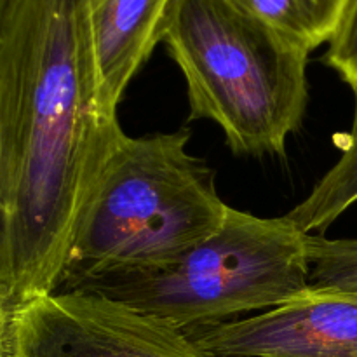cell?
Segmentation results:
<instances>
[{
    "mask_svg": "<svg viewBox=\"0 0 357 357\" xmlns=\"http://www.w3.org/2000/svg\"><path fill=\"white\" fill-rule=\"evenodd\" d=\"M10 357H215L185 331L91 291L38 296L10 316Z\"/></svg>",
    "mask_w": 357,
    "mask_h": 357,
    "instance_id": "5",
    "label": "cell"
},
{
    "mask_svg": "<svg viewBox=\"0 0 357 357\" xmlns=\"http://www.w3.org/2000/svg\"><path fill=\"white\" fill-rule=\"evenodd\" d=\"M352 93L354 119L351 132L345 136L342 157L317 181L309 197L284 215L305 236L323 234L357 202V89Z\"/></svg>",
    "mask_w": 357,
    "mask_h": 357,
    "instance_id": "8",
    "label": "cell"
},
{
    "mask_svg": "<svg viewBox=\"0 0 357 357\" xmlns=\"http://www.w3.org/2000/svg\"><path fill=\"white\" fill-rule=\"evenodd\" d=\"M100 105L108 119L132 77L162 42L173 0H87Z\"/></svg>",
    "mask_w": 357,
    "mask_h": 357,
    "instance_id": "7",
    "label": "cell"
},
{
    "mask_svg": "<svg viewBox=\"0 0 357 357\" xmlns=\"http://www.w3.org/2000/svg\"><path fill=\"white\" fill-rule=\"evenodd\" d=\"M121 131L101 110L87 0H9L0 21V295L10 316L58 291Z\"/></svg>",
    "mask_w": 357,
    "mask_h": 357,
    "instance_id": "1",
    "label": "cell"
},
{
    "mask_svg": "<svg viewBox=\"0 0 357 357\" xmlns=\"http://www.w3.org/2000/svg\"><path fill=\"white\" fill-rule=\"evenodd\" d=\"M309 284L357 293V239L309 236Z\"/></svg>",
    "mask_w": 357,
    "mask_h": 357,
    "instance_id": "10",
    "label": "cell"
},
{
    "mask_svg": "<svg viewBox=\"0 0 357 357\" xmlns=\"http://www.w3.org/2000/svg\"><path fill=\"white\" fill-rule=\"evenodd\" d=\"M307 241L286 216L260 218L229 206L218 232L171 264L68 291L100 293L188 333L274 309L305 291Z\"/></svg>",
    "mask_w": 357,
    "mask_h": 357,
    "instance_id": "4",
    "label": "cell"
},
{
    "mask_svg": "<svg viewBox=\"0 0 357 357\" xmlns=\"http://www.w3.org/2000/svg\"><path fill=\"white\" fill-rule=\"evenodd\" d=\"M187 335L215 357H357V293L309 284L264 314Z\"/></svg>",
    "mask_w": 357,
    "mask_h": 357,
    "instance_id": "6",
    "label": "cell"
},
{
    "mask_svg": "<svg viewBox=\"0 0 357 357\" xmlns=\"http://www.w3.org/2000/svg\"><path fill=\"white\" fill-rule=\"evenodd\" d=\"M192 131H121L82 209L58 291L171 264L218 232L216 173L187 152Z\"/></svg>",
    "mask_w": 357,
    "mask_h": 357,
    "instance_id": "2",
    "label": "cell"
},
{
    "mask_svg": "<svg viewBox=\"0 0 357 357\" xmlns=\"http://www.w3.org/2000/svg\"><path fill=\"white\" fill-rule=\"evenodd\" d=\"M312 52L328 44L347 0H229Z\"/></svg>",
    "mask_w": 357,
    "mask_h": 357,
    "instance_id": "9",
    "label": "cell"
},
{
    "mask_svg": "<svg viewBox=\"0 0 357 357\" xmlns=\"http://www.w3.org/2000/svg\"><path fill=\"white\" fill-rule=\"evenodd\" d=\"M323 61L333 68L352 91L357 89V0L345 2L337 28L328 40Z\"/></svg>",
    "mask_w": 357,
    "mask_h": 357,
    "instance_id": "11",
    "label": "cell"
},
{
    "mask_svg": "<svg viewBox=\"0 0 357 357\" xmlns=\"http://www.w3.org/2000/svg\"><path fill=\"white\" fill-rule=\"evenodd\" d=\"M0 357H10V314L0 295Z\"/></svg>",
    "mask_w": 357,
    "mask_h": 357,
    "instance_id": "12",
    "label": "cell"
},
{
    "mask_svg": "<svg viewBox=\"0 0 357 357\" xmlns=\"http://www.w3.org/2000/svg\"><path fill=\"white\" fill-rule=\"evenodd\" d=\"M9 0H0V21H2V16H3V10H6V6Z\"/></svg>",
    "mask_w": 357,
    "mask_h": 357,
    "instance_id": "13",
    "label": "cell"
},
{
    "mask_svg": "<svg viewBox=\"0 0 357 357\" xmlns=\"http://www.w3.org/2000/svg\"><path fill=\"white\" fill-rule=\"evenodd\" d=\"M162 44L187 82L190 115L236 155H282L309 101L305 47L229 0H173Z\"/></svg>",
    "mask_w": 357,
    "mask_h": 357,
    "instance_id": "3",
    "label": "cell"
}]
</instances>
